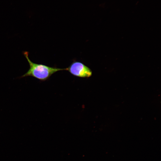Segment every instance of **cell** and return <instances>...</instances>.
I'll return each mask as SVG.
<instances>
[{
	"label": "cell",
	"instance_id": "2",
	"mask_svg": "<svg viewBox=\"0 0 161 161\" xmlns=\"http://www.w3.org/2000/svg\"><path fill=\"white\" fill-rule=\"evenodd\" d=\"M66 68L71 74L79 78H89L92 74L90 69L80 62L74 61Z\"/></svg>",
	"mask_w": 161,
	"mask_h": 161
},
{
	"label": "cell",
	"instance_id": "1",
	"mask_svg": "<svg viewBox=\"0 0 161 161\" xmlns=\"http://www.w3.org/2000/svg\"><path fill=\"white\" fill-rule=\"evenodd\" d=\"M29 54L27 51L23 52V54L28 62L30 67L27 71L20 78L32 77L41 81H45L48 79L55 72L60 71L67 70L66 68L61 69L34 63L30 59Z\"/></svg>",
	"mask_w": 161,
	"mask_h": 161
}]
</instances>
